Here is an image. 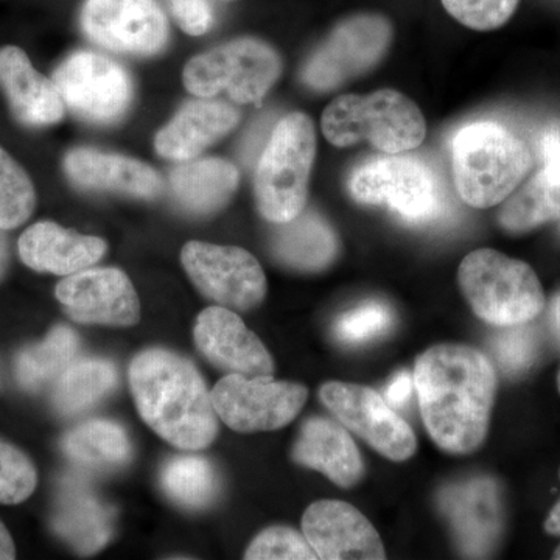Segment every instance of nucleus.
Wrapping results in <instances>:
<instances>
[{"instance_id":"f257e3e1","label":"nucleus","mask_w":560,"mask_h":560,"mask_svg":"<svg viewBox=\"0 0 560 560\" xmlns=\"http://www.w3.org/2000/svg\"><path fill=\"white\" fill-rule=\"evenodd\" d=\"M415 388L431 440L452 455L477 451L488 434L497 393L492 363L480 350L438 345L416 360Z\"/></svg>"},{"instance_id":"f03ea898","label":"nucleus","mask_w":560,"mask_h":560,"mask_svg":"<svg viewBox=\"0 0 560 560\" xmlns=\"http://www.w3.org/2000/svg\"><path fill=\"white\" fill-rule=\"evenodd\" d=\"M130 386L142 419L180 451L209 447L219 433V416L200 372L167 349H147L132 359Z\"/></svg>"},{"instance_id":"7ed1b4c3","label":"nucleus","mask_w":560,"mask_h":560,"mask_svg":"<svg viewBox=\"0 0 560 560\" xmlns=\"http://www.w3.org/2000/svg\"><path fill=\"white\" fill-rule=\"evenodd\" d=\"M533 165L525 140L497 121L466 125L452 142L453 183L460 200L488 209L521 187Z\"/></svg>"},{"instance_id":"20e7f679","label":"nucleus","mask_w":560,"mask_h":560,"mask_svg":"<svg viewBox=\"0 0 560 560\" xmlns=\"http://www.w3.org/2000/svg\"><path fill=\"white\" fill-rule=\"evenodd\" d=\"M324 138L338 149L368 142L385 154L419 149L427 136L422 110L399 91L345 94L324 109Z\"/></svg>"},{"instance_id":"39448f33","label":"nucleus","mask_w":560,"mask_h":560,"mask_svg":"<svg viewBox=\"0 0 560 560\" xmlns=\"http://www.w3.org/2000/svg\"><path fill=\"white\" fill-rule=\"evenodd\" d=\"M316 158V131L311 117H282L261 151L254 195L265 220L282 224L296 219L307 206L308 183Z\"/></svg>"},{"instance_id":"423d86ee","label":"nucleus","mask_w":560,"mask_h":560,"mask_svg":"<svg viewBox=\"0 0 560 560\" xmlns=\"http://www.w3.org/2000/svg\"><path fill=\"white\" fill-rule=\"evenodd\" d=\"M458 282L475 315L493 326L529 323L545 307L544 289L533 268L499 250L477 249L464 257Z\"/></svg>"},{"instance_id":"0eeeda50","label":"nucleus","mask_w":560,"mask_h":560,"mask_svg":"<svg viewBox=\"0 0 560 560\" xmlns=\"http://www.w3.org/2000/svg\"><path fill=\"white\" fill-rule=\"evenodd\" d=\"M282 58L270 44L241 38L191 58L184 68V86L197 97L228 94L238 105H259L278 83Z\"/></svg>"},{"instance_id":"6e6552de","label":"nucleus","mask_w":560,"mask_h":560,"mask_svg":"<svg viewBox=\"0 0 560 560\" xmlns=\"http://www.w3.org/2000/svg\"><path fill=\"white\" fill-rule=\"evenodd\" d=\"M349 194L364 206H383L410 223L433 220L441 210V187L427 162L386 154L361 164L349 178Z\"/></svg>"},{"instance_id":"1a4fd4ad","label":"nucleus","mask_w":560,"mask_h":560,"mask_svg":"<svg viewBox=\"0 0 560 560\" xmlns=\"http://www.w3.org/2000/svg\"><path fill=\"white\" fill-rule=\"evenodd\" d=\"M393 24L382 14L363 13L335 25L302 69L313 91L330 92L381 65L393 43Z\"/></svg>"},{"instance_id":"9d476101","label":"nucleus","mask_w":560,"mask_h":560,"mask_svg":"<svg viewBox=\"0 0 560 560\" xmlns=\"http://www.w3.org/2000/svg\"><path fill=\"white\" fill-rule=\"evenodd\" d=\"M62 102L81 119L113 125L132 102V81L119 62L94 51H77L54 73Z\"/></svg>"},{"instance_id":"9b49d317","label":"nucleus","mask_w":560,"mask_h":560,"mask_svg":"<svg viewBox=\"0 0 560 560\" xmlns=\"http://www.w3.org/2000/svg\"><path fill=\"white\" fill-rule=\"evenodd\" d=\"M213 410L238 433H259L289 425L307 401L300 383L275 382L228 374L210 393Z\"/></svg>"},{"instance_id":"f8f14e48","label":"nucleus","mask_w":560,"mask_h":560,"mask_svg":"<svg viewBox=\"0 0 560 560\" xmlns=\"http://www.w3.org/2000/svg\"><path fill=\"white\" fill-rule=\"evenodd\" d=\"M180 260L195 287L221 307L248 312L265 300L267 278L248 250L189 242L180 253Z\"/></svg>"},{"instance_id":"ddd939ff","label":"nucleus","mask_w":560,"mask_h":560,"mask_svg":"<svg viewBox=\"0 0 560 560\" xmlns=\"http://www.w3.org/2000/svg\"><path fill=\"white\" fill-rule=\"evenodd\" d=\"M319 397L346 429L359 434L385 458L401 463L415 455L418 441L411 427L374 389L329 382L320 388Z\"/></svg>"},{"instance_id":"4468645a","label":"nucleus","mask_w":560,"mask_h":560,"mask_svg":"<svg viewBox=\"0 0 560 560\" xmlns=\"http://www.w3.org/2000/svg\"><path fill=\"white\" fill-rule=\"evenodd\" d=\"M84 35L106 50L151 57L168 43V22L156 0H86Z\"/></svg>"},{"instance_id":"2eb2a0df","label":"nucleus","mask_w":560,"mask_h":560,"mask_svg":"<svg viewBox=\"0 0 560 560\" xmlns=\"http://www.w3.org/2000/svg\"><path fill=\"white\" fill-rule=\"evenodd\" d=\"M55 294L77 323L114 327L139 323L138 293L130 278L117 268H92L70 275L58 283Z\"/></svg>"},{"instance_id":"dca6fc26","label":"nucleus","mask_w":560,"mask_h":560,"mask_svg":"<svg viewBox=\"0 0 560 560\" xmlns=\"http://www.w3.org/2000/svg\"><path fill=\"white\" fill-rule=\"evenodd\" d=\"M302 533L318 559L381 560L386 556L371 522L345 501L323 500L311 504L302 517Z\"/></svg>"},{"instance_id":"f3484780","label":"nucleus","mask_w":560,"mask_h":560,"mask_svg":"<svg viewBox=\"0 0 560 560\" xmlns=\"http://www.w3.org/2000/svg\"><path fill=\"white\" fill-rule=\"evenodd\" d=\"M440 506L463 555L485 558L493 550L503 526V506L495 481L477 477L447 486L442 490Z\"/></svg>"},{"instance_id":"a211bd4d","label":"nucleus","mask_w":560,"mask_h":560,"mask_svg":"<svg viewBox=\"0 0 560 560\" xmlns=\"http://www.w3.org/2000/svg\"><path fill=\"white\" fill-rule=\"evenodd\" d=\"M195 342L221 371L249 378H271L275 363L264 342L226 307H209L195 324Z\"/></svg>"},{"instance_id":"6ab92c4d","label":"nucleus","mask_w":560,"mask_h":560,"mask_svg":"<svg viewBox=\"0 0 560 560\" xmlns=\"http://www.w3.org/2000/svg\"><path fill=\"white\" fill-rule=\"evenodd\" d=\"M116 511L83 478L68 475L60 481L51 528L80 555H94L110 540Z\"/></svg>"},{"instance_id":"aec40b11","label":"nucleus","mask_w":560,"mask_h":560,"mask_svg":"<svg viewBox=\"0 0 560 560\" xmlns=\"http://www.w3.org/2000/svg\"><path fill=\"white\" fill-rule=\"evenodd\" d=\"M65 172L80 189L116 191L128 197H160L164 183L145 162L94 149H75L65 158Z\"/></svg>"},{"instance_id":"412c9836","label":"nucleus","mask_w":560,"mask_h":560,"mask_svg":"<svg viewBox=\"0 0 560 560\" xmlns=\"http://www.w3.org/2000/svg\"><path fill=\"white\" fill-rule=\"evenodd\" d=\"M0 88L14 116L28 127H49L65 116V102L55 81L33 68L18 47L0 49Z\"/></svg>"},{"instance_id":"4be33fe9","label":"nucleus","mask_w":560,"mask_h":560,"mask_svg":"<svg viewBox=\"0 0 560 560\" xmlns=\"http://www.w3.org/2000/svg\"><path fill=\"white\" fill-rule=\"evenodd\" d=\"M241 110L230 103L198 101L187 103L154 138V149L172 161H190L217 140L230 135Z\"/></svg>"},{"instance_id":"5701e85b","label":"nucleus","mask_w":560,"mask_h":560,"mask_svg":"<svg viewBox=\"0 0 560 560\" xmlns=\"http://www.w3.org/2000/svg\"><path fill=\"white\" fill-rule=\"evenodd\" d=\"M106 249L102 238L77 234L51 221L33 224L20 238V256L27 267L58 276L86 270L105 256Z\"/></svg>"},{"instance_id":"b1692460","label":"nucleus","mask_w":560,"mask_h":560,"mask_svg":"<svg viewBox=\"0 0 560 560\" xmlns=\"http://www.w3.org/2000/svg\"><path fill=\"white\" fill-rule=\"evenodd\" d=\"M293 459L318 470L340 488H353L363 477V459L348 430L330 419L313 418L302 425Z\"/></svg>"},{"instance_id":"393cba45","label":"nucleus","mask_w":560,"mask_h":560,"mask_svg":"<svg viewBox=\"0 0 560 560\" xmlns=\"http://www.w3.org/2000/svg\"><path fill=\"white\" fill-rule=\"evenodd\" d=\"M241 173L232 162L208 158L179 165L171 175L172 194L195 215H210L228 205L237 191Z\"/></svg>"},{"instance_id":"a878e982","label":"nucleus","mask_w":560,"mask_h":560,"mask_svg":"<svg viewBox=\"0 0 560 560\" xmlns=\"http://www.w3.org/2000/svg\"><path fill=\"white\" fill-rule=\"evenodd\" d=\"M340 249L334 228L319 213L304 209L291 221L279 224L272 237L276 259L294 270L315 272L334 264Z\"/></svg>"},{"instance_id":"bb28decb","label":"nucleus","mask_w":560,"mask_h":560,"mask_svg":"<svg viewBox=\"0 0 560 560\" xmlns=\"http://www.w3.org/2000/svg\"><path fill=\"white\" fill-rule=\"evenodd\" d=\"M555 220H560V160L544 162L500 212V224L510 232L530 231Z\"/></svg>"},{"instance_id":"cd10ccee","label":"nucleus","mask_w":560,"mask_h":560,"mask_svg":"<svg viewBox=\"0 0 560 560\" xmlns=\"http://www.w3.org/2000/svg\"><path fill=\"white\" fill-rule=\"evenodd\" d=\"M61 448L77 466L91 470H113L131 459L132 447L127 431L108 419L80 423L65 434Z\"/></svg>"},{"instance_id":"c85d7f7f","label":"nucleus","mask_w":560,"mask_h":560,"mask_svg":"<svg viewBox=\"0 0 560 560\" xmlns=\"http://www.w3.org/2000/svg\"><path fill=\"white\" fill-rule=\"evenodd\" d=\"M80 338L69 326H57L38 345L27 346L14 361L18 383L25 390L38 393L60 378L77 359Z\"/></svg>"},{"instance_id":"c756f323","label":"nucleus","mask_w":560,"mask_h":560,"mask_svg":"<svg viewBox=\"0 0 560 560\" xmlns=\"http://www.w3.org/2000/svg\"><path fill=\"white\" fill-rule=\"evenodd\" d=\"M117 370L103 359L73 360L55 382V410L62 416L80 415L90 410L116 388Z\"/></svg>"},{"instance_id":"7c9ffc66","label":"nucleus","mask_w":560,"mask_h":560,"mask_svg":"<svg viewBox=\"0 0 560 560\" xmlns=\"http://www.w3.org/2000/svg\"><path fill=\"white\" fill-rule=\"evenodd\" d=\"M165 495L186 510L209 506L219 492V478L210 460L201 456H176L161 471Z\"/></svg>"},{"instance_id":"2f4dec72","label":"nucleus","mask_w":560,"mask_h":560,"mask_svg":"<svg viewBox=\"0 0 560 560\" xmlns=\"http://www.w3.org/2000/svg\"><path fill=\"white\" fill-rule=\"evenodd\" d=\"M36 206L35 187L24 168L0 149V228L14 230L31 219Z\"/></svg>"},{"instance_id":"473e14b6","label":"nucleus","mask_w":560,"mask_h":560,"mask_svg":"<svg viewBox=\"0 0 560 560\" xmlns=\"http://www.w3.org/2000/svg\"><path fill=\"white\" fill-rule=\"evenodd\" d=\"M38 474L20 448L0 441V503L20 504L35 492Z\"/></svg>"},{"instance_id":"72a5a7b5","label":"nucleus","mask_w":560,"mask_h":560,"mask_svg":"<svg viewBox=\"0 0 560 560\" xmlns=\"http://www.w3.org/2000/svg\"><path fill=\"white\" fill-rule=\"evenodd\" d=\"M445 11L477 32L497 31L514 16L521 0H441Z\"/></svg>"},{"instance_id":"f704fd0d","label":"nucleus","mask_w":560,"mask_h":560,"mask_svg":"<svg viewBox=\"0 0 560 560\" xmlns=\"http://www.w3.org/2000/svg\"><path fill=\"white\" fill-rule=\"evenodd\" d=\"M245 559L249 560H316L315 550L305 539L304 534L291 528L265 529L246 550Z\"/></svg>"},{"instance_id":"c9c22d12","label":"nucleus","mask_w":560,"mask_h":560,"mask_svg":"<svg viewBox=\"0 0 560 560\" xmlns=\"http://www.w3.org/2000/svg\"><path fill=\"white\" fill-rule=\"evenodd\" d=\"M537 348L539 342H537L536 331L526 327L525 324L504 327L492 342L493 353L501 370L512 375L528 370L536 360Z\"/></svg>"},{"instance_id":"e433bc0d","label":"nucleus","mask_w":560,"mask_h":560,"mask_svg":"<svg viewBox=\"0 0 560 560\" xmlns=\"http://www.w3.org/2000/svg\"><path fill=\"white\" fill-rule=\"evenodd\" d=\"M393 315L385 304L381 302H366L352 308L335 324V335L342 342L359 345L381 337L389 329Z\"/></svg>"},{"instance_id":"4c0bfd02","label":"nucleus","mask_w":560,"mask_h":560,"mask_svg":"<svg viewBox=\"0 0 560 560\" xmlns=\"http://www.w3.org/2000/svg\"><path fill=\"white\" fill-rule=\"evenodd\" d=\"M173 18L183 32L190 36H201L213 24V10L208 0H167Z\"/></svg>"},{"instance_id":"58836bf2","label":"nucleus","mask_w":560,"mask_h":560,"mask_svg":"<svg viewBox=\"0 0 560 560\" xmlns=\"http://www.w3.org/2000/svg\"><path fill=\"white\" fill-rule=\"evenodd\" d=\"M412 389H415V381H412L410 372L404 371L393 378V382L386 386L385 400L389 407L401 408L411 399Z\"/></svg>"},{"instance_id":"ea45409f","label":"nucleus","mask_w":560,"mask_h":560,"mask_svg":"<svg viewBox=\"0 0 560 560\" xmlns=\"http://www.w3.org/2000/svg\"><path fill=\"white\" fill-rule=\"evenodd\" d=\"M541 161L550 162L560 160V130L550 128L540 138Z\"/></svg>"},{"instance_id":"a19ab883","label":"nucleus","mask_w":560,"mask_h":560,"mask_svg":"<svg viewBox=\"0 0 560 560\" xmlns=\"http://www.w3.org/2000/svg\"><path fill=\"white\" fill-rule=\"evenodd\" d=\"M16 558V548L11 539L9 529L0 522V560H11Z\"/></svg>"},{"instance_id":"79ce46f5","label":"nucleus","mask_w":560,"mask_h":560,"mask_svg":"<svg viewBox=\"0 0 560 560\" xmlns=\"http://www.w3.org/2000/svg\"><path fill=\"white\" fill-rule=\"evenodd\" d=\"M9 238H7L5 230H2V228H0V280L5 278L7 271H9Z\"/></svg>"},{"instance_id":"37998d69","label":"nucleus","mask_w":560,"mask_h":560,"mask_svg":"<svg viewBox=\"0 0 560 560\" xmlns=\"http://www.w3.org/2000/svg\"><path fill=\"white\" fill-rule=\"evenodd\" d=\"M545 529L548 533L552 534V536H560V500L552 511L550 515H548L547 523H545Z\"/></svg>"},{"instance_id":"c03bdc74","label":"nucleus","mask_w":560,"mask_h":560,"mask_svg":"<svg viewBox=\"0 0 560 560\" xmlns=\"http://www.w3.org/2000/svg\"><path fill=\"white\" fill-rule=\"evenodd\" d=\"M550 315L552 329H555L556 335H558L560 340V293L555 298V300H552Z\"/></svg>"},{"instance_id":"a18cd8bd","label":"nucleus","mask_w":560,"mask_h":560,"mask_svg":"<svg viewBox=\"0 0 560 560\" xmlns=\"http://www.w3.org/2000/svg\"><path fill=\"white\" fill-rule=\"evenodd\" d=\"M552 558L560 560V547L558 548V550H556L555 556H552Z\"/></svg>"},{"instance_id":"49530a36","label":"nucleus","mask_w":560,"mask_h":560,"mask_svg":"<svg viewBox=\"0 0 560 560\" xmlns=\"http://www.w3.org/2000/svg\"><path fill=\"white\" fill-rule=\"evenodd\" d=\"M558 385H559V390H560V372H559V377H558Z\"/></svg>"}]
</instances>
